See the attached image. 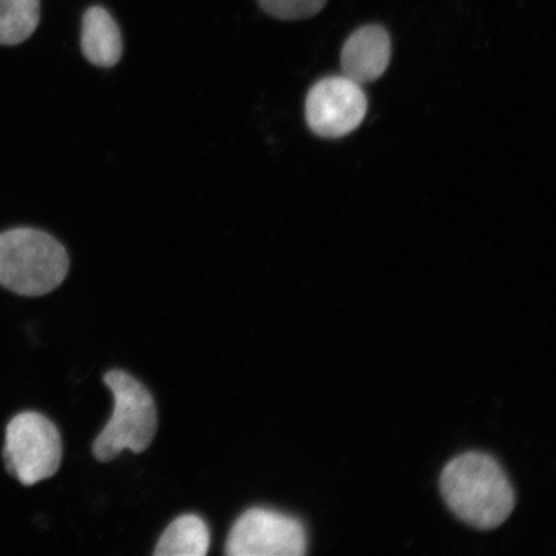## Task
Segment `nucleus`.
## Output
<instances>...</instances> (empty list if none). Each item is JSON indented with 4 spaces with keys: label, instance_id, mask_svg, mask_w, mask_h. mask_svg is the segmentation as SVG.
Masks as SVG:
<instances>
[{
    "label": "nucleus",
    "instance_id": "obj_1",
    "mask_svg": "<svg viewBox=\"0 0 556 556\" xmlns=\"http://www.w3.org/2000/svg\"><path fill=\"white\" fill-rule=\"evenodd\" d=\"M444 502L458 518L479 530H493L509 518L516 498L495 458L479 452L457 456L441 477Z\"/></svg>",
    "mask_w": 556,
    "mask_h": 556
},
{
    "label": "nucleus",
    "instance_id": "obj_2",
    "mask_svg": "<svg viewBox=\"0 0 556 556\" xmlns=\"http://www.w3.org/2000/svg\"><path fill=\"white\" fill-rule=\"evenodd\" d=\"M66 249L34 228L0 233V285L12 293L41 296L58 289L68 274Z\"/></svg>",
    "mask_w": 556,
    "mask_h": 556
},
{
    "label": "nucleus",
    "instance_id": "obj_3",
    "mask_svg": "<svg viewBox=\"0 0 556 556\" xmlns=\"http://www.w3.org/2000/svg\"><path fill=\"white\" fill-rule=\"evenodd\" d=\"M113 392V415L93 442V455L101 463L113 462L124 450L141 454L151 446L157 432L155 400L141 381L122 370L103 378Z\"/></svg>",
    "mask_w": 556,
    "mask_h": 556
},
{
    "label": "nucleus",
    "instance_id": "obj_4",
    "mask_svg": "<svg viewBox=\"0 0 556 556\" xmlns=\"http://www.w3.org/2000/svg\"><path fill=\"white\" fill-rule=\"evenodd\" d=\"M3 458L7 471L21 484L30 486L52 478L62 462L58 427L38 413H23L5 429Z\"/></svg>",
    "mask_w": 556,
    "mask_h": 556
},
{
    "label": "nucleus",
    "instance_id": "obj_5",
    "mask_svg": "<svg viewBox=\"0 0 556 556\" xmlns=\"http://www.w3.org/2000/svg\"><path fill=\"white\" fill-rule=\"evenodd\" d=\"M308 539L301 520L280 511L253 507L236 520L226 542L229 556H302Z\"/></svg>",
    "mask_w": 556,
    "mask_h": 556
},
{
    "label": "nucleus",
    "instance_id": "obj_6",
    "mask_svg": "<svg viewBox=\"0 0 556 556\" xmlns=\"http://www.w3.org/2000/svg\"><path fill=\"white\" fill-rule=\"evenodd\" d=\"M367 99L358 83L346 76H329L316 83L305 100V119L313 134L340 138L352 134L365 119Z\"/></svg>",
    "mask_w": 556,
    "mask_h": 556
},
{
    "label": "nucleus",
    "instance_id": "obj_7",
    "mask_svg": "<svg viewBox=\"0 0 556 556\" xmlns=\"http://www.w3.org/2000/svg\"><path fill=\"white\" fill-rule=\"evenodd\" d=\"M389 34L379 25H367L346 39L342 51L344 76L358 85L378 80L391 61Z\"/></svg>",
    "mask_w": 556,
    "mask_h": 556
},
{
    "label": "nucleus",
    "instance_id": "obj_8",
    "mask_svg": "<svg viewBox=\"0 0 556 556\" xmlns=\"http://www.w3.org/2000/svg\"><path fill=\"white\" fill-rule=\"evenodd\" d=\"M81 51L90 64L113 67L123 55L119 26L102 7L89 9L81 23Z\"/></svg>",
    "mask_w": 556,
    "mask_h": 556
},
{
    "label": "nucleus",
    "instance_id": "obj_9",
    "mask_svg": "<svg viewBox=\"0 0 556 556\" xmlns=\"http://www.w3.org/2000/svg\"><path fill=\"white\" fill-rule=\"evenodd\" d=\"M211 547V532L203 518L187 514L174 519L160 538L156 556H205Z\"/></svg>",
    "mask_w": 556,
    "mask_h": 556
},
{
    "label": "nucleus",
    "instance_id": "obj_10",
    "mask_svg": "<svg viewBox=\"0 0 556 556\" xmlns=\"http://www.w3.org/2000/svg\"><path fill=\"white\" fill-rule=\"evenodd\" d=\"M39 21V0H0V45L23 43L37 30Z\"/></svg>",
    "mask_w": 556,
    "mask_h": 556
},
{
    "label": "nucleus",
    "instance_id": "obj_11",
    "mask_svg": "<svg viewBox=\"0 0 556 556\" xmlns=\"http://www.w3.org/2000/svg\"><path fill=\"white\" fill-rule=\"evenodd\" d=\"M258 3L269 16L289 21L317 15L328 0H258Z\"/></svg>",
    "mask_w": 556,
    "mask_h": 556
}]
</instances>
